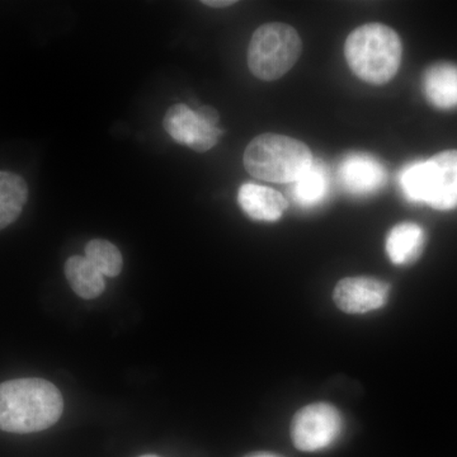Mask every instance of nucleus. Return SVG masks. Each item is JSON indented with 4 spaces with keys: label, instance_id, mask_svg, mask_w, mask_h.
<instances>
[{
    "label": "nucleus",
    "instance_id": "nucleus-9",
    "mask_svg": "<svg viewBox=\"0 0 457 457\" xmlns=\"http://www.w3.org/2000/svg\"><path fill=\"white\" fill-rule=\"evenodd\" d=\"M338 179L348 194L365 196L384 187L386 170L375 156L353 153L343 159Z\"/></svg>",
    "mask_w": 457,
    "mask_h": 457
},
{
    "label": "nucleus",
    "instance_id": "nucleus-15",
    "mask_svg": "<svg viewBox=\"0 0 457 457\" xmlns=\"http://www.w3.org/2000/svg\"><path fill=\"white\" fill-rule=\"evenodd\" d=\"M329 189V177L326 167L321 163L311 165L308 170L293 182L291 195L294 201L303 207L317 206L327 197Z\"/></svg>",
    "mask_w": 457,
    "mask_h": 457
},
{
    "label": "nucleus",
    "instance_id": "nucleus-14",
    "mask_svg": "<svg viewBox=\"0 0 457 457\" xmlns=\"http://www.w3.org/2000/svg\"><path fill=\"white\" fill-rule=\"evenodd\" d=\"M65 276L74 293L82 299H97L106 287L104 275L80 255H73L66 261Z\"/></svg>",
    "mask_w": 457,
    "mask_h": 457
},
{
    "label": "nucleus",
    "instance_id": "nucleus-18",
    "mask_svg": "<svg viewBox=\"0 0 457 457\" xmlns=\"http://www.w3.org/2000/svg\"><path fill=\"white\" fill-rule=\"evenodd\" d=\"M249 457H278V456L272 455V453H257V455L249 456Z\"/></svg>",
    "mask_w": 457,
    "mask_h": 457
},
{
    "label": "nucleus",
    "instance_id": "nucleus-13",
    "mask_svg": "<svg viewBox=\"0 0 457 457\" xmlns=\"http://www.w3.org/2000/svg\"><path fill=\"white\" fill-rule=\"evenodd\" d=\"M29 200V186L22 177L0 170V230L20 218Z\"/></svg>",
    "mask_w": 457,
    "mask_h": 457
},
{
    "label": "nucleus",
    "instance_id": "nucleus-17",
    "mask_svg": "<svg viewBox=\"0 0 457 457\" xmlns=\"http://www.w3.org/2000/svg\"><path fill=\"white\" fill-rule=\"evenodd\" d=\"M236 0H204L203 4L212 8H225L236 4Z\"/></svg>",
    "mask_w": 457,
    "mask_h": 457
},
{
    "label": "nucleus",
    "instance_id": "nucleus-11",
    "mask_svg": "<svg viewBox=\"0 0 457 457\" xmlns=\"http://www.w3.org/2000/svg\"><path fill=\"white\" fill-rule=\"evenodd\" d=\"M423 90L429 104L441 110L457 107V66L437 62L423 75Z\"/></svg>",
    "mask_w": 457,
    "mask_h": 457
},
{
    "label": "nucleus",
    "instance_id": "nucleus-7",
    "mask_svg": "<svg viewBox=\"0 0 457 457\" xmlns=\"http://www.w3.org/2000/svg\"><path fill=\"white\" fill-rule=\"evenodd\" d=\"M163 126L171 139L197 153L209 152L222 134L218 126L204 121L196 111L186 104L171 106L165 113Z\"/></svg>",
    "mask_w": 457,
    "mask_h": 457
},
{
    "label": "nucleus",
    "instance_id": "nucleus-19",
    "mask_svg": "<svg viewBox=\"0 0 457 457\" xmlns=\"http://www.w3.org/2000/svg\"><path fill=\"white\" fill-rule=\"evenodd\" d=\"M140 457H159V456H155V455H144V456H140Z\"/></svg>",
    "mask_w": 457,
    "mask_h": 457
},
{
    "label": "nucleus",
    "instance_id": "nucleus-3",
    "mask_svg": "<svg viewBox=\"0 0 457 457\" xmlns=\"http://www.w3.org/2000/svg\"><path fill=\"white\" fill-rule=\"evenodd\" d=\"M245 167L254 179L293 183L311 168V149L302 141L278 134L254 137L245 152Z\"/></svg>",
    "mask_w": 457,
    "mask_h": 457
},
{
    "label": "nucleus",
    "instance_id": "nucleus-5",
    "mask_svg": "<svg viewBox=\"0 0 457 457\" xmlns=\"http://www.w3.org/2000/svg\"><path fill=\"white\" fill-rule=\"evenodd\" d=\"M302 50V38L294 27L267 23L252 36L248 47L249 71L264 82L278 80L296 64Z\"/></svg>",
    "mask_w": 457,
    "mask_h": 457
},
{
    "label": "nucleus",
    "instance_id": "nucleus-16",
    "mask_svg": "<svg viewBox=\"0 0 457 457\" xmlns=\"http://www.w3.org/2000/svg\"><path fill=\"white\" fill-rule=\"evenodd\" d=\"M86 258L107 278H116L121 273L123 264L121 252L107 240H90L86 245Z\"/></svg>",
    "mask_w": 457,
    "mask_h": 457
},
{
    "label": "nucleus",
    "instance_id": "nucleus-10",
    "mask_svg": "<svg viewBox=\"0 0 457 457\" xmlns=\"http://www.w3.org/2000/svg\"><path fill=\"white\" fill-rule=\"evenodd\" d=\"M237 203L249 218L257 221H278L287 209V201L279 192L254 183L240 187Z\"/></svg>",
    "mask_w": 457,
    "mask_h": 457
},
{
    "label": "nucleus",
    "instance_id": "nucleus-12",
    "mask_svg": "<svg viewBox=\"0 0 457 457\" xmlns=\"http://www.w3.org/2000/svg\"><path fill=\"white\" fill-rule=\"evenodd\" d=\"M426 234L414 222H403L394 227L386 237V253L398 266L413 263L425 248Z\"/></svg>",
    "mask_w": 457,
    "mask_h": 457
},
{
    "label": "nucleus",
    "instance_id": "nucleus-6",
    "mask_svg": "<svg viewBox=\"0 0 457 457\" xmlns=\"http://www.w3.org/2000/svg\"><path fill=\"white\" fill-rule=\"evenodd\" d=\"M342 429L343 420L338 409L328 403H312L295 414L291 438L296 449L315 453L335 444Z\"/></svg>",
    "mask_w": 457,
    "mask_h": 457
},
{
    "label": "nucleus",
    "instance_id": "nucleus-4",
    "mask_svg": "<svg viewBox=\"0 0 457 457\" xmlns=\"http://www.w3.org/2000/svg\"><path fill=\"white\" fill-rule=\"evenodd\" d=\"M399 183L411 203L429 204L436 210L456 209L457 150L409 164L400 174Z\"/></svg>",
    "mask_w": 457,
    "mask_h": 457
},
{
    "label": "nucleus",
    "instance_id": "nucleus-1",
    "mask_svg": "<svg viewBox=\"0 0 457 457\" xmlns=\"http://www.w3.org/2000/svg\"><path fill=\"white\" fill-rule=\"evenodd\" d=\"M64 409L59 389L44 378H16L0 384V431L35 433L55 425Z\"/></svg>",
    "mask_w": 457,
    "mask_h": 457
},
{
    "label": "nucleus",
    "instance_id": "nucleus-2",
    "mask_svg": "<svg viewBox=\"0 0 457 457\" xmlns=\"http://www.w3.org/2000/svg\"><path fill=\"white\" fill-rule=\"evenodd\" d=\"M345 60L363 82L385 84L398 73L402 41L398 33L381 23H369L350 33L345 45Z\"/></svg>",
    "mask_w": 457,
    "mask_h": 457
},
{
    "label": "nucleus",
    "instance_id": "nucleus-8",
    "mask_svg": "<svg viewBox=\"0 0 457 457\" xmlns=\"http://www.w3.org/2000/svg\"><path fill=\"white\" fill-rule=\"evenodd\" d=\"M390 287L374 278H347L337 284L333 299L347 314H368L384 308L389 299Z\"/></svg>",
    "mask_w": 457,
    "mask_h": 457
}]
</instances>
